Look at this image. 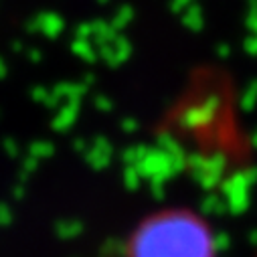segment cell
<instances>
[{
	"instance_id": "1",
	"label": "cell",
	"mask_w": 257,
	"mask_h": 257,
	"mask_svg": "<svg viewBox=\"0 0 257 257\" xmlns=\"http://www.w3.org/2000/svg\"><path fill=\"white\" fill-rule=\"evenodd\" d=\"M130 257H215V243L195 215L164 211L138 227L130 241Z\"/></svg>"
}]
</instances>
